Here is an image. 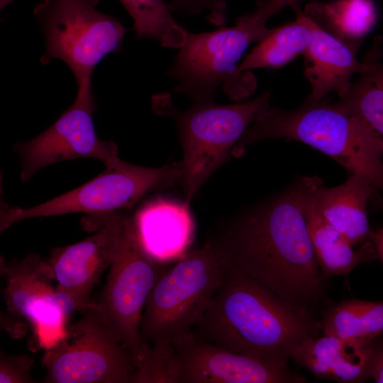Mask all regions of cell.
<instances>
[{"label":"cell","mask_w":383,"mask_h":383,"mask_svg":"<svg viewBox=\"0 0 383 383\" xmlns=\"http://www.w3.org/2000/svg\"><path fill=\"white\" fill-rule=\"evenodd\" d=\"M207 240L226 265L293 307L316 317L331 302L311 243L299 180L226 220Z\"/></svg>","instance_id":"cell-1"},{"label":"cell","mask_w":383,"mask_h":383,"mask_svg":"<svg viewBox=\"0 0 383 383\" xmlns=\"http://www.w3.org/2000/svg\"><path fill=\"white\" fill-rule=\"evenodd\" d=\"M224 279L192 333L238 353L288 364L296 348L321 333L320 320L227 265Z\"/></svg>","instance_id":"cell-2"},{"label":"cell","mask_w":383,"mask_h":383,"mask_svg":"<svg viewBox=\"0 0 383 383\" xmlns=\"http://www.w3.org/2000/svg\"><path fill=\"white\" fill-rule=\"evenodd\" d=\"M304 143L326 154L351 174L368 178L383 195V157L372 135L350 115L309 96L298 108L269 107L245 131L238 149L270 138Z\"/></svg>","instance_id":"cell-3"},{"label":"cell","mask_w":383,"mask_h":383,"mask_svg":"<svg viewBox=\"0 0 383 383\" xmlns=\"http://www.w3.org/2000/svg\"><path fill=\"white\" fill-rule=\"evenodd\" d=\"M267 21L255 10L238 17L229 27L198 33L187 30L184 43L167 71L177 82L174 90L193 103L213 101L220 87L232 100L250 96L256 78L250 71L239 73L238 62L250 45L270 33Z\"/></svg>","instance_id":"cell-4"},{"label":"cell","mask_w":383,"mask_h":383,"mask_svg":"<svg viewBox=\"0 0 383 383\" xmlns=\"http://www.w3.org/2000/svg\"><path fill=\"white\" fill-rule=\"evenodd\" d=\"M270 92L233 104L213 101L193 103L181 111L173 106L169 94L153 99L157 112L176 122L183 151L180 185L189 204L206 180L228 158L233 146L245 131L270 107Z\"/></svg>","instance_id":"cell-5"},{"label":"cell","mask_w":383,"mask_h":383,"mask_svg":"<svg viewBox=\"0 0 383 383\" xmlns=\"http://www.w3.org/2000/svg\"><path fill=\"white\" fill-rule=\"evenodd\" d=\"M227 266L206 240L162 272L146 301L140 323L144 343L172 344L200 322Z\"/></svg>","instance_id":"cell-6"},{"label":"cell","mask_w":383,"mask_h":383,"mask_svg":"<svg viewBox=\"0 0 383 383\" xmlns=\"http://www.w3.org/2000/svg\"><path fill=\"white\" fill-rule=\"evenodd\" d=\"M99 0H42L33 16L43 33L40 62H64L77 89L92 88L95 67L109 54L118 52L127 32L113 16L97 9Z\"/></svg>","instance_id":"cell-7"},{"label":"cell","mask_w":383,"mask_h":383,"mask_svg":"<svg viewBox=\"0 0 383 383\" xmlns=\"http://www.w3.org/2000/svg\"><path fill=\"white\" fill-rule=\"evenodd\" d=\"M165 269L145 250L133 216L126 212L106 285L92 306L130 353L136 369L149 345L143 343L140 335L145 305Z\"/></svg>","instance_id":"cell-8"},{"label":"cell","mask_w":383,"mask_h":383,"mask_svg":"<svg viewBox=\"0 0 383 383\" xmlns=\"http://www.w3.org/2000/svg\"><path fill=\"white\" fill-rule=\"evenodd\" d=\"M181 161L150 168L124 161L85 184L38 205L1 209L0 231L35 217L82 213L100 219L132 206L146 194L180 184Z\"/></svg>","instance_id":"cell-9"},{"label":"cell","mask_w":383,"mask_h":383,"mask_svg":"<svg viewBox=\"0 0 383 383\" xmlns=\"http://www.w3.org/2000/svg\"><path fill=\"white\" fill-rule=\"evenodd\" d=\"M43 357L47 383H133L128 350L91 306Z\"/></svg>","instance_id":"cell-10"},{"label":"cell","mask_w":383,"mask_h":383,"mask_svg":"<svg viewBox=\"0 0 383 383\" xmlns=\"http://www.w3.org/2000/svg\"><path fill=\"white\" fill-rule=\"evenodd\" d=\"M94 109L92 89H77L74 102L50 126L35 138L16 143L21 180L26 182L47 166L75 159H96L106 168L120 164L116 145L97 136Z\"/></svg>","instance_id":"cell-11"},{"label":"cell","mask_w":383,"mask_h":383,"mask_svg":"<svg viewBox=\"0 0 383 383\" xmlns=\"http://www.w3.org/2000/svg\"><path fill=\"white\" fill-rule=\"evenodd\" d=\"M1 272L6 279L8 312L18 321L29 323L40 345L62 338L75 305L68 295L52 286L55 279L48 262L33 253L8 264L1 257Z\"/></svg>","instance_id":"cell-12"},{"label":"cell","mask_w":383,"mask_h":383,"mask_svg":"<svg viewBox=\"0 0 383 383\" xmlns=\"http://www.w3.org/2000/svg\"><path fill=\"white\" fill-rule=\"evenodd\" d=\"M177 383H304L289 364H274L238 353L190 332L175 340Z\"/></svg>","instance_id":"cell-13"},{"label":"cell","mask_w":383,"mask_h":383,"mask_svg":"<svg viewBox=\"0 0 383 383\" xmlns=\"http://www.w3.org/2000/svg\"><path fill=\"white\" fill-rule=\"evenodd\" d=\"M126 212L101 219L94 235L51 252L48 262L57 283L56 289L70 296L78 309L84 311L94 303L91 293L113 261Z\"/></svg>","instance_id":"cell-14"},{"label":"cell","mask_w":383,"mask_h":383,"mask_svg":"<svg viewBox=\"0 0 383 383\" xmlns=\"http://www.w3.org/2000/svg\"><path fill=\"white\" fill-rule=\"evenodd\" d=\"M304 19L312 33L310 45L303 55L304 74L311 86L309 96L318 100L335 91L341 98L351 87V77L369 67L371 52L365 62H360L356 54L360 43H347L335 37L305 13Z\"/></svg>","instance_id":"cell-15"},{"label":"cell","mask_w":383,"mask_h":383,"mask_svg":"<svg viewBox=\"0 0 383 383\" xmlns=\"http://www.w3.org/2000/svg\"><path fill=\"white\" fill-rule=\"evenodd\" d=\"M374 338L344 339L324 334L309 337L296 348L292 360L318 379L364 382L369 380Z\"/></svg>","instance_id":"cell-16"},{"label":"cell","mask_w":383,"mask_h":383,"mask_svg":"<svg viewBox=\"0 0 383 383\" xmlns=\"http://www.w3.org/2000/svg\"><path fill=\"white\" fill-rule=\"evenodd\" d=\"M323 217L354 246L374 243L367 206L375 187L366 177L350 174L341 184L328 187L318 177H305Z\"/></svg>","instance_id":"cell-17"},{"label":"cell","mask_w":383,"mask_h":383,"mask_svg":"<svg viewBox=\"0 0 383 383\" xmlns=\"http://www.w3.org/2000/svg\"><path fill=\"white\" fill-rule=\"evenodd\" d=\"M189 205L185 201L158 199L133 216L144 248L161 265L177 262L189 252L194 233Z\"/></svg>","instance_id":"cell-18"},{"label":"cell","mask_w":383,"mask_h":383,"mask_svg":"<svg viewBox=\"0 0 383 383\" xmlns=\"http://www.w3.org/2000/svg\"><path fill=\"white\" fill-rule=\"evenodd\" d=\"M299 182L304 215L314 256L327 279L334 276L347 278L358 265L379 259L374 243L354 246L334 228L319 212L305 177H301Z\"/></svg>","instance_id":"cell-19"},{"label":"cell","mask_w":383,"mask_h":383,"mask_svg":"<svg viewBox=\"0 0 383 383\" xmlns=\"http://www.w3.org/2000/svg\"><path fill=\"white\" fill-rule=\"evenodd\" d=\"M381 44V39L377 38L370 51L369 67L334 104L353 116L372 135L383 157V62L378 61Z\"/></svg>","instance_id":"cell-20"},{"label":"cell","mask_w":383,"mask_h":383,"mask_svg":"<svg viewBox=\"0 0 383 383\" xmlns=\"http://www.w3.org/2000/svg\"><path fill=\"white\" fill-rule=\"evenodd\" d=\"M292 7L296 13V21L272 28L240 62L239 73L256 68H280L304 54L311 41L312 33L304 19V13L296 4Z\"/></svg>","instance_id":"cell-21"},{"label":"cell","mask_w":383,"mask_h":383,"mask_svg":"<svg viewBox=\"0 0 383 383\" xmlns=\"http://www.w3.org/2000/svg\"><path fill=\"white\" fill-rule=\"evenodd\" d=\"M305 13L321 28L350 43H362V38L377 19L372 0H335L309 4Z\"/></svg>","instance_id":"cell-22"},{"label":"cell","mask_w":383,"mask_h":383,"mask_svg":"<svg viewBox=\"0 0 383 383\" xmlns=\"http://www.w3.org/2000/svg\"><path fill=\"white\" fill-rule=\"evenodd\" d=\"M322 334L370 340L383 334V301L357 299L330 302L321 313Z\"/></svg>","instance_id":"cell-23"},{"label":"cell","mask_w":383,"mask_h":383,"mask_svg":"<svg viewBox=\"0 0 383 383\" xmlns=\"http://www.w3.org/2000/svg\"><path fill=\"white\" fill-rule=\"evenodd\" d=\"M133 21L139 38L157 41L162 47L181 48L187 30L179 23L164 0H118Z\"/></svg>","instance_id":"cell-24"},{"label":"cell","mask_w":383,"mask_h":383,"mask_svg":"<svg viewBox=\"0 0 383 383\" xmlns=\"http://www.w3.org/2000/svg\"><path fill=\"white\" fill-rule=\"evenodd\" d=\"M133 383H177L173 344L149 345Z\"/></svg>","instance_id":"cell-25"},{"label":"cell","mask_w":383,"mask_h":383,"mask_svg":"<svg viewBox=\"0 0 383 383\" xmlns=\"http://www.w3.org/2000/svg\"><path fill=\"white\" fill-rule=\"evenodd\" d=\"M172 11L187 16L204 15V18L216 26L226 23L227 4L226 0H171Z\"/></svg>","instance_id":"cell-26"},{"label":"cell","mask_w":383,"mask_h":383,"mask_svg":"<svg viewBox=\"0 0 383 383\" xmlns=\"http://www.w3.org/2000/svg\"><path fill=\"white\" fill-rule=\"evenodd\" d=\"M34 359L28 355L0 353V383H33Z\"/></svg>","instance_id":"cell-27"},{"label":"cell","mask_w":383,"mask_h":383,"mask_svg":"<svg viewBox=\"0 0 383 383\" xmlns=\"http://www.w3.org/2000/svg\"><path fill=\"white\" fill-rule=\"evenodd\" d=\"M369 380L383 383V334L373 340Z\"/></svg>","instance_id":"cell-28"},{"label":"cell","mask_w":383,"mask_h":383,"mask_svg":"<svg viewBox=\"0 0 383 383\" xmlns=\"http://www.w3.org/2000/svg\"><path fill=\"white\" fill-rule=\"evenodd\" d=\"M301 0H263L259 2L255 10L267 20L287 6H293Z\"/></svg>","instance_id":"cell-29"},{"label":"cell","mask_w":383,"mask_h":383,"mask_svg":"<svg viewBox=\"0 0 383 383\" xmlns=\"http://www.w3.org/2000/svg\"><path fill=\"white\" fill-rule=\"evenodd\" d=\"M374 243L379 259L382 261L383 265V227L374 232Z\"/></svg>","instance_id":"cell-30"},{"label":"cell","mask_w":383,"mask_h":383,"mask_svg":"<svg viewBox=\"0 0 383 383\" xmlns=\"http://www.w3.org/2000/svg\"><path fill=\"white\" fill-rule=\"evenodd\" d=\"M371 200L374 201L377 208L379 209L383 213V195L377 192H375Z\"/></svg>","instance_id":"cell-31"}]
</instances>
